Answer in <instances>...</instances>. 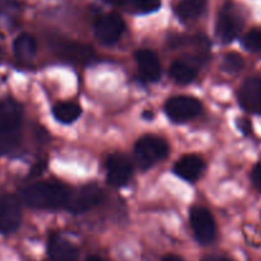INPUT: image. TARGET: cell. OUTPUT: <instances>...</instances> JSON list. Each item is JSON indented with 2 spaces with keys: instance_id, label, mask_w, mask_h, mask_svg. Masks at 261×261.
<instances>
[{
  "instance_id": "8992f818",
  "label": "cell",
  "mask_w": 261,
  "mask_h": 261,
  "mask_svg": "<svg viewBox=\"0 0 261 261\" xmlns=\"http://www.w3.org/2000/svg\"><path fill=\"white\" fill-rule=\"evenodd\" d=\"M22 220L21 204L13 195L0 197V233H12L19 227Z\"/></svg>"
},
{
  "instance_id": "5bb4252c",
  "label": "cell",
  "mask_w": 261,
  "mask_h": 261,
  "mask_svg": "<svg viewBox=\"0 0 261 261\" xmlns=\"http://www.w3.org/2000/svg\"><path fill=\"white\" fill-rule=\"evenodd\" d=\"M49 257L50 261H77L79 250L64 238L54 236L49 242Z\"/></svg>"
},
{
  "instance_id": "ac0fdd59",
  "label": "cell",
  "mask_w": 261,
  "mask_h": 261,
  "mask_svg": "<svg viewBox=\"0 0 261 261\" xmlns=\"http://www.w3.org/2000/svg\"><path fill=\"white\" fill-rule=\"evenodd\" d=\"M169 74L177 84L187 85L191 84L197 76V69L191 65L190 63H186L183 60H175L170 65Z\"/></svg>"
},
{
  "instance_id": "7c38bea8",
  "label": "cell",
  "mask_w": 261,
  "mask_h": 261,
  "mask_svg": "<svg viewBox=\"0 0 261 261\" xmlns=\"http://www.w3.org/2000/svg\"><path fill=\"white\" fill-rule=\"evenodd\" d=\"M58 54L63 59L68 60L71 63H77V64H85L94 59L95 51L91 46L85 44H79V42H64V44L58 45Z\"/></svg>"
},
{
  "instance_id": "484cf974",
  "label": "cell",
  "mask_w": 261,
  "mask_h": 261,
  "mask_svg": "<svg viewBox=\"0 0 261 261\" xmlns=\"http://www.w3.org/2000/svg\"><path fill=\"white\" fill-rule=\"evenodd\" d=\"M202 261H230V260H228V258L225 257H222V256H207V257H205Z\"/></svg>"
},
{
  "instance_id": "d4e9b609",
  "label": "cell",
  "mask_w": 261,
  "mask_h": 261,
  "mask_svg": "<svg viewBox=\"0 0 261 261\" xmlns=\"http://www.w3.org/2000/svg\"><path fill=\"white\" fill-rule=\"evenodd\" d=\"M108 4H113V6H124V4H128L129 0H105Z\"/></svg>"
},
{
  "instance_id": "cb8c5ba5",
  "label": "cell",
  "mask_w": 261,
  "mask_h": 261,
  "mask_svg": "<svg viewBox=\"0 0 261 261\" xmlns=\"http://www.w3.org/2000/svg\"><path fill=\"white\" fill-rule=\"evenodd\" d=\"M252 180L253 185L261 191V163H258L255 167V169L252 170Z\"/></svg>"
},
{
  "instance_id": "4fadbf2b",
  "label": "cell",
  "mask_w": 261,
  "mask_h": 261,
  "mask_svg": "<svg viewBox=\"0 0 261 261\" xmlns=\"http://www.w3.org/2000/svg\"><path fill=\"white\" fill-rule=\"evenodd\" d=\"M136 62L139 71L146 81L156 82L162 76V65L159 59L151 50L141 49L136 53Z\"/></svg>"
},
{
  "instance_id": "7402d4cb",
  "label": "cell",
  "mask_w": 261,
  "mask_h": 261,
  "mask_svg": "<svg viewBox=\"0 0 261 261\" xmlns=\"http://www.w3.org/2000/svg\"><path fill=\"white\" fill-rule=\"evenodd\" d=\"M243 65H245L243 58L237 53H229L223 59V69L229 73H237L243 68Z\"/></svg>"
},
{
  "instance_id": "277c9868",
  "label": "cell",
  "mask_w": 261,
  "mask_h": 261,
  "mask_svg": "<svg viewBox=\"0 0 261 261\" xmlns=\"http://www.w3.org/2000/svg\"><path fill=\"white\" fill-rule=\"evenodd\" d=\"M104 193L96 185H86L79 190L71 191L68 204L65 209L74 214H82L94 209L102 201Z\"/></svg>"
},
{
  "instance_id": "e0dca14e",
  "label": "cell",
  "mask_w": 261,
  "mask_h": 261,
  "mask_svg": "<svg viewBox=\"0 0 261 261\" xmlns=\"http://www.w3.org/2000/svg\"><path fill=\"white\" fill-rule=\"evenodd\" d=\"M81 107L74 101L58 102L53 108V114H54L55 119L59 120L60 123H65V124L73 123L81 115Z\"/></svg>"
},
{
  "instance_id": "8fae6325",
  "label": "cell",
  "mask_w": 261,
  "mask_h": 261,
  "mask_svg": "<svg viewBox=\"0 0 261 261\" xmlns=\"http://www.w3.org/2000/svg\"><path fill=\"white\" fill-rule=\"evenodd\" d=\"M204 168L205 163L201 158H199L197 155H185L175 163L173 167V172L185 180L195 182L201 177Z\"/></svg>"
},
{
  "instance_id": "f1b7e54d",
  "label": "cell",
  "mask_w": 261,
  "mask_h": 261,
  "mask_svg": "<svg viewBox=\"0 0 261 261\" xmlns=\"http://www.w3.org/2000/svg\"><path fill=\"white\" fill-rule=\"evenodd\" d=\"M85 261H102V260L100 257H97V256H90V257H87Z\"/></svg>"
},
{
  "instance_id": "44dd1931",
  "label": "cell",
  "mask_w": 261,
  "mask_h": 261,
  "mask_svg": "<svg viewBox=\"0 0 261 261\" xmlns=\"http://www.w3.org/2000/svg\"><path fill=\"white\" fill-rule=\"evenodd\" d=\"M129 9L137 14H147L158 11L162 6L160 0H129Z\"/></svg>"
},
{
  "instance_id": "2e32d148",
  "label": "cell",
  "mask_w": 261,
  "mask_h": 261,
  "mask_svg": "<svg viewBox=\"0 0 261 261\" xmlns=\"http://www.w3.org/2000/svg\"><path fill=\"white\" fill-rule=\"evenodd\" d=\"M14 55L19 60H30L35 57L37 51V42L35 37L30 34H22L14 40Z\"/></svg>"
},
{
  "instance_id": "ffe728a7",
  "label": "cell",
  "mask_w": 261,
  "mask_h": 261,
  "mask_svg": "<svg viewBox=\"0 0 261 261\" xmlns=\"http://www.w3.org/2000/svg\"><path fill=\"white\" fill-rule=\"evenodd\" d=\"M21 142L19 128H0V155L13 151Z\"/></svg>"
},
{
  "instance_id": "52a82bcc",
  "label": "cell",
  "mask_w": 261,
  "mask_h": 261,
  "mask_svg": "<svg viewBox=\"0 0 261 261\" xmlns=\"http://www.w3.org/2000/svg\"><path fill=\"white\" fill-rule=\"evenodd\" d=\"M124 30V21L117 13L105 14L95 24L96 37L105 45H112L117 42L122 37Z\"/></svg>"
},
{
  "instance_id": "9c48e42d",
  "label": "cell",
  "mask_w": 261,
  "mask_h": 261,
  "mask_svg": "<svg viewBox=\"0 0 261 261\" xmlns=\"http://www.w3.org/2000/svg\"><path fill=\"white\" fill-rule=\"evenodd\" d=\"M242 27V19L232 6H225L220 11L217 22V32L223 42H230L237 37Z\"/></svg>"
},
{
  "instance_id": "3957f363",
  "label": "cell",
  "mask_w": 261,
  "mask_h": 261,
  "mask_svg": "<svg viewBox=\"0 0 261 261\" xmlns=\"http://www.w3.org/2000/svg\"><path fill=\"white\" fill-rule=\"evenodd\" d=\"M164 109L173 122H187L201 114L202 105L196 97L179 95L170 97L165 102Z\"/></svg>"
},
{
  "instance_id": "5b68a950",
  "label": "cell",
  "mask_w": 261,
  "mask_h": 261,
  "mask_svg": "<svg viewBox=\"0 0 261 261\" xmlns=\"http://www.w3.org/2000/svg\"><path fill=\"white\" fill-rule=\"evenodd\" d=\"M190 223L196 240L201 245H209L214 241L217 227L209 210L202 206L192 207L190 213Z\"/></svg>"
},
{
  "instance_id": "d6986e66",
  "label": "cell",
  "mask_w": 261,
  "mask_h": 261,
  "mask_svg": "<svg viewBox=\"0 0 261 261\" xmlns=\"http://www.w3.org/2000/svg\"><path fill=\"white\" fill-rule=\"evenodd\" d=\"M206 0H179L175 6V13L183 21L195 19L204 12Z\"/></svg>"
},
{
  "instance_id": "4316f807",
  "label": "cell",
  "mask_w": 261,
  "mask_h": 261,
  "mask_svg": "<svg viewBox=\"0 0 261 261\" xmlns=\"http://www.w3.org/2000/svg\"><path fill=\"white\" fill-rule=\"evenodd\" d=\"M14 0H0V11H3V9H6L7 7L11 6L12 3H13Z\"/></svg>"
},
{
  "instance_id": "83f0119b",
  "label": "cell",
  "mask_w": 261,
  "mask_h": 261,
  "mask_svg": "<svg viewBox=\"0 0 261 261\" xmlns=\"http://www.w3.org/2000/svg\"><path fill=\"white\" fill-rule=\"evenodd\" d=\"M163 261H183V258H180L179 256H177V255H168V256H165L164 260Z\"/></svg>"
},
{
  "instance_id": "603a6c76",
  "label": "cell",
  "mask_w": 261,
  "mask_h": 261,
  "mask_svg": "<svg viewBox=\"0 0 261 261\" xmlns=\"http://www.w3.org/2000/svg\"><path fill=\"white\" fill-rule=\"evenodd\" d=\"M243 45L250 51H261V29H253L245 35Z\"/></svg>"
},
{
  "instance_id": "7a4b0ae2",
  "label": "cell",
  "mask_w": 261,
  "mask_h": 261,
  "mask_svg": "<svg viewBox=\"0 0 261 261\" xmlns=\"http://www.w3.org/2000/svg\"><path fill=\"white\" fill-rule=\"evenodd\" d=\"M169 152V146L160 137L154 135H146L141 137L135 145V156L137 164L142 169H149L154 167L163 159H165Z\"/></svg>"
},
{
  "instance_id": "ba28073f",
  "label": "cell",
  "mask_w": 261,
  "mask_h": 261,
  "mask_svg": "<svg viewBox=\"0 0 261 261\" xmlns=\"http://www.w3.org/2000/svg\"><path fill=\"white\" fill-rule=\"evenodd\" d=\"M134 167L125 155L115 152L107 160V177L108 182L114 187H122L127 185L132 177Z\"/></svg>"
},
{
  "instance_id": "9a60e30c",
  "label": "cell",
  "mask_w": 261,
  "mask_h": 261,
  "mask_svg": "<svg viewBox=\"0 0 261 261\" xmlns=\"http://www.w3.org/2000/svg\"><path fill=\"white\" fill-rule=\"evenodd\" d=\"M22 108L14 100L0 102V128H19Z\"/></svg>"
},
{
  "instance_id": "6da1fadb",
  "label": "cell",
  "mask_w": 261,
  "mask_h": 261,
  "mask_svg": "<svg viewBox=\"0 0 261 261\" xmlns=\"http://www.w3.org/2000/svg\"><path fill=\"white\" fill-rule=\"evenodd\" d=\"M71 190L59 182H39L22 191L24 204L34 209H60L67 207Z\"/></svg>"
},
{
  "instance_id": "30bf717a",
  "label": "cell",
  "mask_w": 261,
  "mask_h": 261,
  "mask_svg": "<svg viewBox=\"0 0 261 261\" xmlns=\"http://www.w3.org/2000/svg\"><path fill=\"white\" fill-rule=\"evenodd\" d=\"M238 99L247 112L261 115V79H250L243 82Z\"/></svg>"
}]
</instances>
